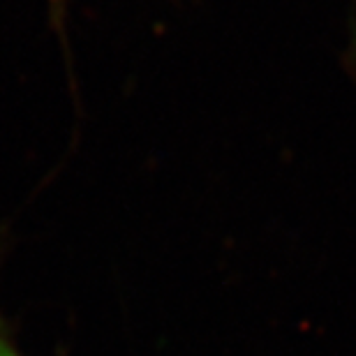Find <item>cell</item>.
<instances>
[{
    "mask_svg": "<svg viewBox=\"0 0 356 356\" xmlns=\"http://www.w3.org/2000/svg\"><path fill=\"white\" fill-rule=\"evenodd\" d=\"M0 356H24V352L19 350V345L14 343L12 329L7 324V317L0 310Z\"/></svg>",
    "mask_w": 356,
    "mask_h": 356,
    "instance_id": "obj_1",
    "label": "cell"
}]
</instances>
